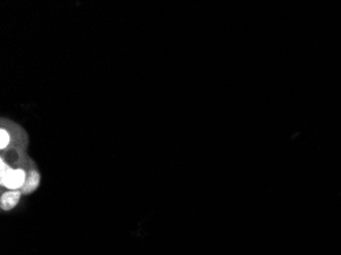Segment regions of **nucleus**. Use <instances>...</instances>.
Instances as JSON below:
<instances>
[{
    "mask_svg": "<svg viewBox=\"0 0 341 255\" xmlns=\"http://www.w3.org/2000/svg\"><path fill=\"white\" fill-rule=\"evenodd\" d=\"M40 181H41L40 174L37 171H35V169H32V171H30L27 174L26 182L23 186V188L21 189L22 194L28 195V194L33 193L39 187Z\"/></svg>",
    "mask_w": 341,
    "mask_h": 255,
    "instance_id": "7ed1b4c3",
    "label": "nucleus"
},
{
    "mask_svg": "<svg viewBox=\"0 0 341 255\" xmlns=\"http://www.w3.org/2000/svg\"><path fill=\"white\" fill-rule=\"evenodd\" d=\"M27 174L23 168L9 167L7 173L0 178L1 186L9 190H21L26 182Z\"/></svg>",
    "mask_w": 341,
    "mask_h": 255,
    "instance_id": "f257e3e1",
    "label": "nucleus"
},
{
    "mask_svg": "<svg viewBox=\"0 0 341 255\" xmlns=\"http://www.w3.org/2000/svg\"><path fill=\"white\" fill-rule=\"evenodd\" d=\"M22 196L21 190H11L2 194L0 199V206L5 211L13 209L20 202Z\"/></svg>",
    "mask_w": 341,
    "mask_h": 255,
    "instance_id": "f03ea898",
    "label": "nucleus"
},
{
    "mask_svg": "<svg viewBox=\"0 0 341 255\" xmlns=\"http://www.w3.org/2000/svg\"><path fill=\"white\" fill-rule=\"evenodd\" d=\"M10 142V136L9 133L5 129L0 130V149H5Z\"/></svg>",
    "mask_w": 341,
    "mask_h": 255,
    "instance_id": "20e7f679",
    "label": "nucleus"
}]
</instances>
